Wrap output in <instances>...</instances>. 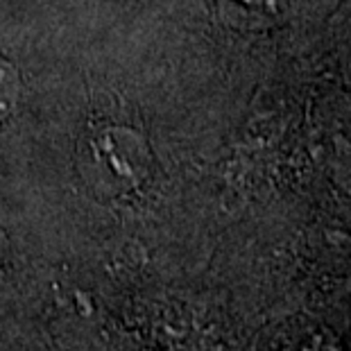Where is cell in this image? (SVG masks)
Listing matches in <instances>:
<instances>
[{"label":"cell","instance_id":"cell-1","mask_svg":"<svg viewBox=\"0 0 351 351\" xmlns=\"http://www.w3.org/2000/svg\"><path fill=\"white\" fill-rule=\"evenodd\" d=\"M222 19L241 29L270 27L283 16L286 0H218Z\"/></svg>","mask_w":351,"mask_h":351},{"label":"cell","instance_id":"cell-2","mask_svg":"<svg viewBox=\"0 0 351 351\" xmlns=\"http://www.w3.org/2000/svg\"><path fill=\"white\" fill-rule=\"evenodd\" d=\"M14 102V73L12 69L0 71V118L10 114Z\"/></svg>","mask_w":351,"mask_h":351}]
</instances>
